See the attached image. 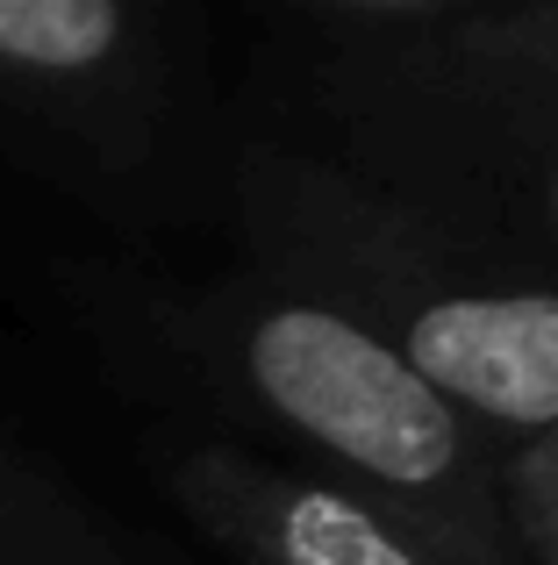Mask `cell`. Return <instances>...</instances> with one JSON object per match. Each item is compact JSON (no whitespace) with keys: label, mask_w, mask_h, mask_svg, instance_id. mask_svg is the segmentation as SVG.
Here are the masks:
<instances>
[{"label":"cell","mask_w":558,"mask_h":565,"mask_svg":"<svg viewBox=\"0 0 558 565\" xmlns=\"http://www.w3.org/2000/svg\"><path fill=\"white\" fill-rule=\"evenodd\" d=\"M258 265L344 308L480 437L558 429V273L387 201L301 143H266L237 172Z\"/></svg>","instance_id":"obj_1"},{"label":"cell","mask_w":558,"mask_h":565,"mask_svg":"<svg viewBox=\"0 0 558 565\" xmlns=\"http://www.w3.org/2000/svg\"><path fill=\"white\" fill-rule=\"evenodd\" d=\"M301 36L322 166L558 273V94L480 36L465 0L308 8Z\"/></svg>","instance_id":"obj_2"},{"label":"cell","mask_w":558,"mask_h":565,"mask_svg":"<svg viewBox=\"0 0 558 565\" xmlns=\"http://www.w3.org/2000/svg\"><path fill=\"white\" fill-rule=\"evenodd\" d=\"M194 351L279 437L272 458L365 494L465 565H516L502 444L430 394L344 308L251 265L194 316Z\"/></svg>","instance_id":"obj_3"},{"label":"cell","mask_w":558,"mask_h":565,"mask_svg":"<svg viewBox=\"0 0 558 565\" xmlns=\"http://www.w3.org/2000/svg\"><path fill=\"white\" fill-rule=\"evenodd\" d=\"M172 480L186 515L223 544L229 565H465L416 523L272 451L201 444Z\"/></svg>","instance_id":"obj_4"},{"label":"cell","mask_w":558,"mask_h":565,"mask_svg":"<svg viewBox=\"0 0 558 565\" xmlns=\"http://www.w3.org/2000/svg\"><path fill=\"white\" fill-rule=\"evenodd\" d=\"M143 72V14L122 0H0V79L94 94Z\"/></svg>","instance_id":"obj_5"},{"label":"cell","mask_w":558,"mask_h":565,"mask_svg":"<svg viewBox=\"0 0 558 565\" xmlns=\"http://www.w3.org/2000/svg\"><path fill=\"white\" fill-rule=\"evenodd\" d=\"M502 515L516 565H558V429L502 451Z\"/></svg>","instance_id":"obj_6"},{"label":"cell","mask_w":558,"mask_h":565,"mask_svg":"<svg viewBox=\"0 0 558 565\" xmlns=\"http://www.w3.org/2000/svg\"><path fill=\"white\" fill-rule=\"evenodd\" d=\"M473 29L494 43L502 57H516L530 79H545L558 94V0H465Z\"/></svg>","instance_id":"obj_7"}]
</instances>
